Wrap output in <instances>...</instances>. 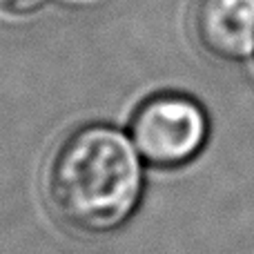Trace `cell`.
I'll return each instance as SVG.
<instances>
[{"instance_id": "7a4b0ae2", "label": "cell", "mask_w": 254, "mask_h": 254, "mask_svg": "<svg viewBox=\"0 0 254 254\" xmlns=\"http://www.w3.org/2000/svg\"><path fill=\"white\" fill-rule=\"evenodd\" d=\"M136 152L154 167H179L201 152L207 116L183 94H154L136 107L129 121Z\"/></svg>"}, {"instance_id": "6da1fadb", "label": "cell", "mask_w": 254, "mask_h": 254, "mask_svg": "<svg viewBox=\"0 0 254 254\" xmlns=\"http://www.w3.org/2000/svg\"><path fill=\"white\" fill-rule=\"evenodd\" d=\"M143 192L136 147L112 125L74 129L56 147L47 167V201L67 230L101 237L134 214Z\"/></svg>"}, {"instance_id": "277c9868", "label": "cell", "mask_w": 254, "mask_h": 254, "mask_svg": "<svg viewBox=\"0 0 254 254\" xmlns=\"http://www.w3.org/2000/svg\"><path fill=\"white\" fill-rule=\"evenodd\" d=\"M49 0H0V13L11 18L31 16V13L40 11Z\"/></svg>"}, {"instance_id": "3957f363", "label": "cell", "mask_w": 254, "mask_h": 254, "mask_svg": "<svg viewBox=\"0 0 254 254\" xmlns=\"http://www.w3.org/2000/svg\"><path fill=\"white\" fill-rule=\"evenodd\" d=\"M190 34L207 56L243 61L254 54V0H194Z\"/></svg>"}]
</instances>
